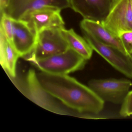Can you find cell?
Segmentation results:
<instances>
[{"mask_svg":"<svg viewBox=\"0 0 132 132\" xmlns=\"http://www.w3.org/2000/svg\"><path fill=\"white\" fill-rule=\"evenodd\" d=\"M61 32L69 48L87 61L91 58L93 50L84 38L77 34L72 29L66 30L63 28Z\"/></svg>","mask_w":132,"mask_h":132,"instance_id":"13","label":"cell"},{"mask_svg":"<svg viewBox=\"0 0 132 132\" xmlns=\"http://www.w3.org/2000/svg\"><path fill=\"white\" fill-rule=\"evenodd\" d=\"M87 60L71 48L62 53L39 59H31L32 63L41 71L54 75H68L82 69Z\"/></svg>","mask_w":132,"mask_h":132,"instance_id":"2","label":"cell"},{"mask_svg":"<svg viewBox=\"0 0 132 132\" xmlns=\"http://www.w3.org/2000/svg\"><path fill=\"white\" fill-rule=\"evenodd\" d=\"M62 10L50 6H45L30 12L21 20L26 21L37 34L44 29L65 28L61 15Z\"/></svg>","mask_w":132,"mask_h":132,"instance_id":"7","label":"cell"},{"mask_svg":"<svg viewBox=\"0 0 132 132\" xmlns=\"http://www.w3.org/2000/svg\"><path fill=\"white\" fill-rule=\"evenodd\" d=\"M129 57L130 58V60H131L132 63V53L129 55Z\"/></svg>","mask_w":132,"mask_h":132,"instance_id":"18","label":"cell"},{"mask_svg":"<svg viewBox=\"0 0 132 132\" xmlns=\"http://www.w3.org/2000/svg\"><path fill=\"white\" fill-rule=\"evenodd\" d=\"M119 37L129 56L132 53V31L122 33Z\"/></svg>","mask_w":132,"mask_h":132,"instance_id":"16","label":"cell"},{"mask_svg":"<svg viewBox=\"0 0 132 132\" xmlns=\"http://www.w3.org/2000/svg\"><path fill=\"white\" fill-rule=\"evenodd\" d=\"M130 2H131V8H132V0H130Z\"/></svg>","mask_w":132,"mask_h":132,"instance_id":"19","label":"cell"},{"mask_svg":"<svg viewBox=\"0 0 132 132\" xmlns=\"http://www.w3.org/2000/svg\"><path fill=\"white\" fill-rule=\"evenodd\" d=\"M103 101L115 104H122L132 86L131 81L126 79H93L88 83Z\"/></svg>","mask_w":132,"mask_h":132,"instance_id":"4","label":"cell"},{"mask_svg":"<svg viewBox=\"0 0 132 132\" xmlns=\"http://www.w3.org/2000/svg\"><path fill=\"white\" fill-rule=\"evenodd\" d=\"M19 89L47 110L84 119H104L103 101L92 89L68 75L28 71Z\"/></svg>","mask_w":132,"mask_h":132,"instance_id":"1","label":"cell"},{"mask_svg":"<svg viewBox=\"0 0 132 132\" xmlns=\"http://www.w3.org/2000/svg\"><path fill=\"white\" fill-rule=\"evenodd\" d=\"M82 33L84 38L93 50L115 69L127 78L132 79V63L129 56L126 55L115 48L101 43L87 33Z\"/></svg>","mask_w":132,"mask_h":132,"instance_id":"6","label":"cell"},{"mask_svg":"<svg viewBox=\"0 0 132 132\" xmlns=\"http://www.w3.org/2000/svg\"><path fill=\"white\" fill-rule=\"evenodd\" d=\"M119 114L122 117L132 116V91L129 92L122 103Z\"/></svg>","mask_w":132,"mask_h":132,"instance_id":"15","label":"cell"},{"mask_svg":"<svg viewBox=\"0 0 132 132\" xmlns=\"http://www.w3.org/2000/svg\"><path fill=\"white\" fill-rule=\"evenodd\" d=\"M80 26L82 32L90 35L101 43L115 48L129 56L119 37L109 31L101 22L83 19L80 23Z\"/></svg>","mask_w":132,"mask_h":132,"instance_id":"11","label":"cell"},{"mask_svg":"<svg viewBox=\"0 0 132 132\" xmlns=\"http://www.w3.org/2000/svg\"><path fill=\"white\" fill-rule=\"evenodd\" d=\"M47 6L61 10L70 7L69 0H9L4 13L14 20H21L30 12Z\"/></svg>","mask_w":132,"mask_h":132,"instance_id":"9","label":"cell"},{"mask_svg":"<svg viewBox=\"0 0 132 132\" xmlns=\"http://www.w3.org/2000/svg\"><path fill=\"white\" fill-rule=\"evenodd\" d=\"M1 28H2L7 39L12 42L13 34V19L3 13L1 16Z\"/></svg>","mask_w":132,"mask_h":132,"instance_id":"14","label":"cell"},{"mask_svg":"<svg viewBox=\"0 0 132 132\" xmlns=\"http://www.w3.org/2000/svg\"><path fill=\"white\" fill-rule=\"evenodd\" d=\"M20 57L12 42L0 28V62L4 71L11 78L16 77L17 62Z\"/></svg>","mask_w":132,"mask_h":132,"instance_id":"12","label":"cell"},{"mask_svg":"<svg viewBox=\"0 0 132 132\" xmlns=\"http://www.w3.org/2000/svg\"><path fill=\"white\" fill-rule=\"evenodd\" d=\"M62 29L48 28L38 32L35 48L26 60L42 59L68 50L69 47L62 35Z\"/></svg>","mask_w":132,"mask_h":132,"instance_id":"3","label":"cell"},{"mask_svg":"<svg viewBox=\"0 0 132 132\" xmlns=\"http://www.w3.org/2000/svg\"><path fill=\"white\" fill-rule=\"evenodd\" d=\"M9 0H0V14L1 16L5 12L8 5Z\"/></svg>","mask_w":132,"mask_h":132,"instance_id":"17","label":"cell"},{"mask_svg":"<svg viewBox=\"0 0 132 132\" xmlns=\"http://www.w3.org/2000/svg\"><path fill=\"white\" fill-rule=\"evenodd\" d=\"M13 24L12 43L20 57L26 58L36 46L37 33L26 21L13 19Z\"/></svg>","mask_w":132,"mask_h":132,"instance_id":"8","label":"cell"},{"mask_svg":"<svg viewBox=\"0 0 132 132\" xmlns=\"http://www.w3.org/2000/svg\"><path fill=\"white\" fill-rule=\"evenodd\" d=\"M102 23L117 37L124 32L132 31L130 0H113L109 12Z\"/></svg>","mask_w":132,"mask_h":132,"instance_id":"5","label":"cell"},{"mask_svg":"<svg viewBox=\"0 0 132 132\" xmlns=\"http://www.w3.org/2000/svg\"><path fill=\"white\" fill-rule=\"evenodd\" d=\"M70 7L83 19L101 22L109 12L113 0H69Z\"/></svg>","mask_w":132,"mask_h":132,"instance_id":"10","label":"cell"}]
</instances>
